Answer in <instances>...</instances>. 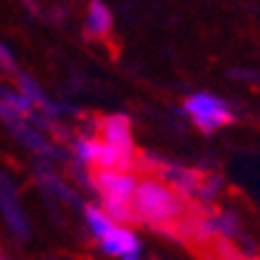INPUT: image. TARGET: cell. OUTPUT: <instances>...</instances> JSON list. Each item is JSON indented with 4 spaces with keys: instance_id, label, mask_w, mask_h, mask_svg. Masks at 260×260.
<instances>
[{
    "instance_id": "cell-9",
    "label": "cell",
    "mask_w": 260,
    "mask_h": 260,
    "mask_svg": "<svg viewBox=\"0 0 260 260\" xmlns=\"http://www.w3.org/2000/svg\"><path fill=\"white\" fill-rule=\"evenodd\" d=\"M0 70L3 72H12L17 74V64H15V57L10 53V48L5 43H0Z\"/></svg>"
},
{
    "instance_id": "cell-3",
    "label": "cell",
    "mask_w": 260,
    "mask_h": 260,
    "mask_svg": "<svg viewBox=\"0 0 260 260\" xmlns=\"http://www.w3.org/2000/svg\"><path fill=\"white\" fill-rule=\"evenodd\" d=\"M88 179L101 193V201H117V203H129L139 184L136 174L119 170H91Z\"/></svg>"
},
{
    "instance_id": "cell-11",
    "label": "cell",
    "mask_w": 260,
    "mask_h": 260,
    "mask_svg": "<svg viewBox=\"0 0 260 260\" xmlns=\"http://www.w3.org/2000/svg\"><path fill=\"white\" fill-rule=\"evenodd\" d=\"M0 260H8V258H0Z\"/></svg>"
},
{
    "instance_id": "cell-6",
    "label": "cell",
    "mask_w": 260,
    "mask_h": 260,
    "mask_svg": "<svg viewBox=\"0 0 260 260\" xmlns=\"http://www.w3.org/2000/svg\"><path fill=\"white\" fill-rule=\"evenodd\" d=\"M95 139L124 153H136L132 139V122L124 115H105L95 119Z\"/></svg>"
},
{
    "instance_id": "cell-10",
    "label": "cell",
    "mask_w": 260,
    "mask_h": 260,
    "mask_svg": "<svg viewBox=\"0 0 260 260\" xmlns=\"http://www.w3.org/2000/svg\"><path fill=\"white\" fill-rule=\"evenodd\" d=\"M22 3H24V5H26L29 10H34V0H22Z\"/></svg>"
},
{
    "instance_id": "cell-7",
    "label": "cell",
    "mask_w": 260,
    "mask_h": 260,
    "mask_svg": "<svg viewBox=\"0 0 260 260\" xmlns=\"http://www.w3.org/2000/svg\"><path fill=\"white\" fill-rule=\"evenodd\" d=\"M86 34L91 39H108L112 34V12L103 0H91L88 3Z\"/></svg>"
},
{
    "instance_id": "cell-8",
    "label": "cell",
    "mask_w": 260,
    "mask_h": 260,
    "mask_svg": "<svg viewBox=\"0 0 260 260\" xmlns=\"http://www.w3.org/2000/svg\"><path fill=\"white\" fill-rule=\"evenodd\" d=\"M84 217H86V224H88V229H91V234H93L95 239H101L103 234H105V232L115 224V220H112L110 215L103 210L101 205H86Z\"/></svg>"
},
{
    "instance_id": "cell-4",
    "label": "cell",
    "mask_w": 260,
    "mask_h": 260,
    "mask_svg": "<svg viewBox=\"0 0 260 260\" xmlns=\"http://www.w3.org/2000/svg\"><path fill=\"white\" fill-rule=\"evenodd\" d=\"M0 213H3V220L8 222L10 232L19 239L29 237V220L22 210V203H19V196H17V186L15 181L10 179L8 174L0 172Z\"/></svg>"
},
{
    "instance_id": "cell-1",
    "label": "cell",
    "mask_w": 260,
    "mask_h": 260,
    "mask_svg": "<svg viewBox=\"0 0 260 260\" xmlns=\"http://www.w3.org/2000/svg\"><path fill=\"white\" fill-rule=\"evenodd\" d=\"M132 210H134L136 224H148L155 229H167L174 222H179L189 213V201L174 191L167 181L146 177L139 179L132 196Z\"/></svg>"
},
{
    "instance_id": "cell-5",
    "label": "cell",
    "mask_w": 260,
    "mask_h": 260,
    "mask_svg": "<svg viewBox=\"0 0 260 260\" xmlns=\"http://www.w3.org/2000/svg\"><path fill=\"white\" fill-rule=\"evenodd\" d=\"M101 251L105 255H112V258H119V260H141V244L136 234L132 232L129 227L124 224H112L101 239Z\"/></svg>"
},
{
    "instance_id": "cell-2",
    "label": "cell",
    "mask_w": 260,
    "mask_h": 260,
    "mask_svg": "<svg viewBox=\"0 0 260 260\" xmlns=\"http://www.w3.org/2000/svg\"><path fill=\"white\" fill-rule=\"evenodd\" d=\"M184 112L189 119L203 132V134H213L222 126H229L234 122V112L227 103L213 93H193L184 101Z\"/></svg>"
}]
</instances>
